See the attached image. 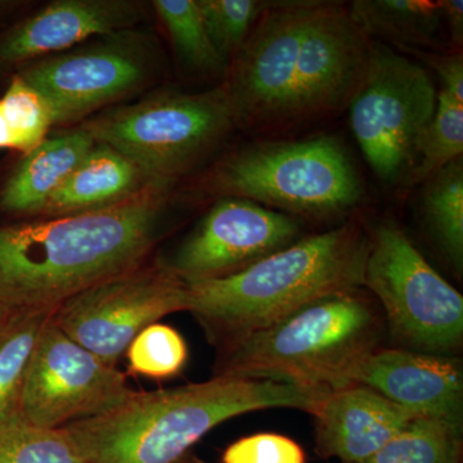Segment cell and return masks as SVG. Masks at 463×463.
<instances>
[{
	"mask_svg": "<svg viewBox=\"0 0 463 463\" xmlns=\"http://www.w3.org/2000/svg\"><path fill=\"white\" fill-rule=\"evenodd\" d=\"M371 50L370 36L339 3L276 2L252 27L223 81L237 128L276 129L349 108Z\"/></svg>",
	"mask_w": 463,
	"mask_h": 463,
	"instance_id": "1",
	"label": "cell"
},
{
	"mask_svg": "<svg viewBox=\"0 0 463 463\" xmlns=\"http://www.w3.org/2000/svg\"><path fill=\"white\" fill-rule=\"evenodd\" d=\"M188 207L181 185L152 184L90 214L0 222V328L54 315L84 289L149 260Z\"/></svg>",
	"mask_w": 463,
	"mask_h": 463,
	"instance_id": "2",
	"label": "cell"
},
{
	"mask_svg": "<svg viewBox=\"0 0 463 463\" xmlns=\"http://www.w3.org/2000/svg\"><path fill=\"white\" fill-rule=\"evenodd\" d=\"M330 392L257 377L214 376L172 389L134 392L109 412L63 426L84 463H183L207 432L269 408L315 414Z\"/></svg>",
	"mask_w": 463,
	"mask_h": 463,
	"instance_id": "3",
	"label": "cell"
},
{
	"mask_svg": "<svg viewBox=\"0 0 463 463\" xmlns=\"http://www.w3.org/2000/svg\"><path fill=\"white\" fill-rule=\"evenodd\" d=\"M370 246L364 225L347 222L228 279L187 285V312L210 343L224 349L313 301L361 288Z\"/></svg>",
	"mask_w": 463,
	"mask_h": 463,
	"instance_id": "4",
	"label": "cell"
},
{
	"mask_svg": "<svg viewBox=\"0 0 463 463\" xmlns=\"http://www.w3.org/2000/svg\"><path fill=\"white\" fill-rule=\"evenodd\" d=\"M383 330L371 300L359 292L319 298L264 330L219 350L214 376L257 377L331 392L379 347Z\"/></svg>",
	"mask_w": 463,
	"mask_h": 463,
	"instance_id": "5",
	"label": "cell"
},
{
	"mask_svg": "<svg viewBox=\"0 0 463 463\" xmlns=\"http://www.w3.org/2000/svg\"><path fill=\"white\" fill-rule=\"evenodd\" d=\"M182 191L192 206L236 197L312 218L344 214L364 197L352 158L327 136L228 149Z\"/></svg>",
	"mask_w": 463,
	"mask_h": 463,
	"instance_id": "6",
	"label": "cell"
},
{
	"mask_svg": "<svg viewBox=\"0 0 463 463\" xmlns=\"http://www.w3.org/2000/svg\"><path fill=\"white\" fill-rule=\"evenodd\" d=\"M79 127L132 160L149 181L167 187L203 172L239 129L223 83L201 91L163 85Z\"/></svg>",
	"mask_w": 463,
	"mask_h": 463,
	"instance_id": "7",
	"label": "cell"
},
{
	"mask_svg": "<svg viewBox=\"0 0 463 463\" xmlns=\"http://www.w3.org/2000/svg\"><path fill=\"white\" fill-rule=\"evenodd\" d=\"M149 26L96 36L25 67L16 78L47 100L54 130L78 127L167 84L169 57Z\"/></svg>",
	"mask_w": 463,
	"mask_h": 463,
	"instance_id": "8",
	"label": "cell"
},
{
	"mask_svg": "<svg viewBox=\"0 0 463 463\" xmlns=\"http://www.w3.org/2000/svg\"><path fill=\"white\" fill-rule=\"evenodd\" d=\"M364 286L379 298L392 334L417 352L440 355L461 345L462 295L395 225L371 233Z\"/></svg>",
	"mask_w": 463,
	"mask_h": 463,
	"instance_id": "9",
	"label": "cell"
},
{
	"mask_svg": "<svg viewBox=\"0 0 463 463\" xmlns=\"http://www.w3.org/2000/svg\"><path fill=\"white\" fill-rule=\"evenodd\" d=\"M428 70L373 42L364 84L350 109V125L365 160L385 183L412 172L417 141L437 108Z\"/></svg>",
	"mask_w": 463,
	"mask_h": 463,
	"instance_id": "10",
	"label": "cell"
},
{
	"mask_svg": "<svg viewBox=\"0 0 463 463\" xmlns=\"http://www.w3.org/2000/svg\"><path fill=\"white\" fill-rule=\"evenodd\" d=\"M187 312V285L160 254L84 289L53 315L66 336L116 367L139 332L173 313Z\"/></svg>",
	"mask_w": 463,
	"mask_h": 463,
	"instance_id": "11",
	"label": "cell"
},
{
	"mask_svg": "<svg viewBox=\"0 0 463 463\" xmlns=\"http://www.w3.org/2000/svg\"><path fill=\"white\" fill-rule=\"evenodd\" d=\"M134 392L127 374L66 336L52 317L30 359L21 416L36 428L61 429L114 410Z\"/></svg>",
	"mask_w": 463,
	"mask_h": 463,
	"instance_id": "12",
	"label": "cell"
},
{
	"mask_svg": "<svg viewBox=\"0 0 463 463\" xmlns=\"http://www.w3.org/2000/svg\"><path fill=\"white\" fill-rule=\"evenodd\" d=\"M292 216L252 201L222 197L164 263L185 285L228 279L295 242Z\"/></svg>",
	"mask_w": 463,
	"mask_h": 463,
	"instance_id": "13",
	"label": "cell"
},
{
	"mask_svg": "<svg viewBox=\"0 0 463 463\" xmlns=\"http://www.w3.org/2000/svg\"><path fill=\"white\" fill-rule=\"evenodd\" d=\"M155 20L149 0H36L0 27V93L25 67L105 33Z\"/></svg>",
	"mask_w": 463,
	"mask_h": 463,
	"instance_id": "14",
	"label": "cell"
},
{
	"mask_svg": "<svg viewBox=\"0 0 463 463\" xmlns=\"http://www.w3.org/2000/svg\"><path fill=\"white\" fill-rule=\"evenodd\" d=\"M420 419L462 426L463 377L457 359L416 350L376 347L346 373Z\"/></svg>",
	"mask_w": 463,
	"mask_h": 463,
	"instance_id": "15",
	"label": "cell"
},
{
	"mask_svg": "<svg viewBox=\"0 0 463 463\" xmlns=\"http://www.w3.org/2000/svg\"><path fill=\"white\" fill-rule=\"evenodd\" d=\"M313 417L317 455L341 463L365 461L420 419L358 383L331 392Z\"/></svg>",
	"mask_w": 463,
	"mask_h": 463,
	"instance_id": "16",
	"label": "cell"
},
{
	"mask_svg": "<svg viewBox=\"0 0 463 463\" xmlns=\"http://www.w3.org/2000/svg\"><path fill=\"white\" fill-rule=\"evenodd\" d=\"M81 127L53 130L38 147L0 161V222L33 221L93 147Z\"/></svg>",
	"mask_w": 463,
	"mask_h": 463,
	"instance_id": "17",
	"label": "cell"
},
{
	"mask_svg": "<svg viewBox=\"0 0 463 463\" xmlns=\"http://www.w3.org/2000/svg\"><path fill=\"white\" fill-rule=\"evenodd\" d=\"M152 184L156 183L149 181L132 160L111 146L96 142L36 219L63 218L109 209L133 199Z\"/></svg>",
	"mask_w": 463,
	"mask_h": 463,
	"instance_id": "18",
	"label": "cell"
},
{
	"mask_svg": "<svg viewBox=\"0 0 463 463\" xmlns=\"http://www.w3.org/2000/svg\"><path fill=\"white\" fill-rule=\"evenodd\" d=\"M349 14L370 38L377 36L403 51L441 52V0H356Z\"/></svg>",
	"mask_w": 463,
	"mask_h": 463,
	"instance_id": "19",
	"label": "cell"
},
{
	"mask_svg": "<svg viewBox=\"0 0 463 463\" xmlns=\"http://www.w3.org/2000/svg\"><path fill=\"white\" fill-rule=\"evenodd\" d=\"M151 5L179 69L191 78L223 83L228 65L210 41L197 0H151Z\"/></svg>",
	"mask_w": 463,
	"mask_h": 463,
	"instance_id": "20",
	"label": "cell"
},
{
	"mask_svg": "<svg viewBox=\"0 0 463 463\" xmlns=\"http://www.w3.org/2000/svg\"><path fill=\"white\" fill-rule=\"evenodd\" d=\"M52 317H30L0 328V430L23 421L21 399L27 368Z\"/></svg>",
	"mask_w": 463,
	"mask_h": 463,
	"instance_id": "21",
	"label": "cell"
},
{
	"mask_svg": "<svg viewBox=\"0 0 463 463\" xmlns=\"http://www.w3.org/2000/svg\"><path fill=\"white\" fill-rule=\"evenodd\" d=\"M421 206L426 223L456 269L463 263V161H453L425 182Z\"/></svg>",
	"mask_w": 463,
	"mask_h": 463,
	"instance_id": "22",
	"label": "cell"
},
{
	"mask_svg": "<svg viewBox=\"0 0 463 463\" xmlns=\"http://www.w3.org/2000/svg\"><path fill=\"white\" fill-rule=\"evenodd\" d=\"M54 130L51 106L38 90L14 78L0 93V149L27 152Z\"/></svg>",
	"mask_w": 463,
	"mask_h": 463,
	"instance_id": "23",
	"label": "cell"
},
{
	"mask_svg": "<svg viewBox=\"0 0 463 463\" xmlns=\"http://www.w3.org/2000/svg\"><path fill=\"white\" fill-rule=\"evenodd\" d=\"M462 426L413 420L379 452L359 463H461Z\"/></svg>",
	"mask_w": 463,
	"mask_h": 463,
	"instance_id": "24",
	"label": "cell"
},
{
	"mask_svg": "<svg viewBox=\"0 0 463 463\" xmlns=\"http://www.w3.org/2000/svg\"><path fill=\"white\" fill-rule=\"evenodd\" d=\"M416 152L420 163L411 172L413 184L428 181L439 170L462 158L463 103L447 91L438 90L434 116L422 130Z\"/></svg>",
	"mask_w": 463,
	"mask_h": 463,
	"instance_id": "25",
	"label": "cell"
},
{
	"mask_svg": "<svg viewBox=\"0 0 463 463\" xmlns=\"http://www.w3.org/2000/svg\"><path fill=\"white\" fill-rule=\"evenodd\" d=\"M274 5L265 0H197L210 41L228 67L259 18Z\"/></svg>",
	"mask_w": 463,
	"mask_h": 463,
	"instance_id": "26",
	"label": "cell"
},
{
	"mask_svg": "<svg viewBox=\"0 0 463 463\" xmlns=\"http://www.w3.org/2000/svg\"><path fill=\"white\" fill-rule=\"evenodd\" d=\"M125 354L130 374L167 380L178 376L185 367L188 346L175 328L157 322L139 332Z\"/></svg>",
	"mask_w": 463,
	"mask_h": 463,
	"instance_id": "27",
	"label": "cell"
},
{
	"mask_svg": "<svg viewBox=\"0 0 463 463\" xmlns=\"http://www.w3.org/2000/svg\"><path fill=\"white\" fill-rule=\"evenodd\" d=\"M0 463L84 462L62 428H36L23 420L0 430Z\"/></svg>",
	"mask_w": 463,
	"mask_h": 463,
	"instance_id": "28",
	"label": "cell"
},
{
	"mask_svg": "<svg viewBox=\"0 0 463 463\" xmlns=\"http://www.w3.org/2000/svg\"><path fill=\"white\" fill-rule=\"evenodd\" d=\"M223 463H307L306 452L285 435L261 432L241 438L224 450Z\"/></svg>",
	"mask_w": 463,
	"mask_h": 463,
	"instance_id": "29",
	"label": "cell"
},
{
	"mask_svg": "<svg viewBox=\"0 0 463 463\" xmlns=\"http://www.w3.org/2000/svg\"><path fill=\"white\" fill-rule=\"evenodd\" d=\"M421 58L423 62L437 72L441 80V90L463 103V57L461 52H429L404 50Z\"/></svg>",
	"mask_w": 463,
	"mask_h": 463,
	"instance_id": "30",
	"label": "cell"
},
{
	"mask_svg": "<svg viewBox=\"0 0 463 463\" xmlns=\"http://www.w3.org/2000/svg\"><path fill=\"white\" fill-rule=\"evenodd\" d=\"M444 27L449 33L450 42L457 48L463 41V2L462 0H441Z\"/></svg>",
	"mask_w": 463,
	"mask_h": 463,
	"instance_id": "31",
	"label": "cell"
},
{
	"mask_svg": "<svg viewBox=\"0 0 463 463\" xmlns=\"http://www.w3.org/2000/svg\"><path fill=\"white\" fill-rule=\"evenodd\" d=\"M36 0H0V27L23 14Z\"/></svg>",
	"mask_w": 463,
	"mask_h": 463,
	"instance_id": "32",
	"label": "cell"
}]
</instances>
